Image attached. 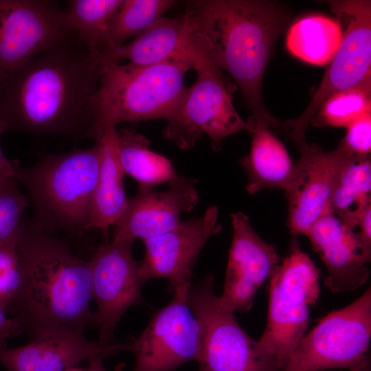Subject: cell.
<instances>
[{
  "label": "cell",
  "instance_id": "cell-1",
  "mask_svg": "<svg viewBox=\"0 0 371 371\" xmlns=\"http://www.w3.org/2000/svg\"><path fill=\"white\" fill-rule=\"evenodd\" d=\"M110 63L70 27L0 80V120L7 130L99 142V91Z\"/></svg>",
  "mask_w": 371,
  "mask_h": 371
},
{
  "label": "cell",
  "instance_id": "cell-2",
  "mask_svg": "<svg viewBox=\"0 0 371 371\" xmlns=\"http://www.w3.org/2000/svg\"><path fill=\"white\" fill-rule=\"evenodd\" d=\"M190 52L225 71L239 87L251 117L282 131L266 108L262 85L276 43L291 13L269 0H197L187 3Z\"/></svg>",
  "mask_w": 371,
  "mask_h": 371
},
{
  "label": "cell",
  "instance_id": "cell-3",
  "mask_svg": "<svg viewBox=\"0 0 371 371\" xmlns=\"http://www.w3.org/2000/svg\"><path fill=\"white\" fill-rule=\"evenodd\" d=\"M22 267L20 290L9 311L32 339L50 333H85L94 324L89 260L58 235L22 221L17 237Z\"/></svg>",
  "mask_w": 371,
  "mask_h": 371
},
{
  "label": "cell",
  "instance_id": "cell-4",
  "mask_svg": "<svg viewBox=\"0 0 371 371\" xmlns=\"http://www.w3.org/2000/svg\"><path fill=\"white\" fill-rule=\"evenodd\" d=\"M100 161V144L41 157L16 168L14 179L26 188L36 230L80 236L87 230Z\"/></svg>",
  "mask_w": 371,
  "mask_h": 371
},
{
  "label": "cell",
  "instance_id": "cell-5",
  "mask_svg": "<svg viewBox=\"0 0 371 371\" xmlns=\"http://www.w3.org/2000/svg\"><path fill=\"white\" fill-rule=\"evenodd\" d=\"M319 270L294 240L270 277L268 317L255 352L273 371H283L309 321L319 295Z\"/></svg>",
  "mask_w": 371,
  "mask_h": 371
},
{
  "label": "cell",
  "instance_id": "cell-6",
  "mask_svg": "<svg viewBox=\"0 0 371 371\" xmlns=\"http://www.w3.org/2000/svg\"><path fill=\"white\" fill-rule=\"evenodd\" d=\"M192 60L177 58L144 67L111 62L102 76L99 91V116L106 125L155 119L168 121L186 87V73Z\"/></svg>",
  "mask_w": 371,
  "mask_h": 371
},
{
  "label": "cell",
  "instance_id": "cell-7",
  "mask_svg": "<svg viewBox=\"0 0 371 371\" xmlns=\"http://www.w3.org/2000/svg\"><path fill=\"white\" fill-rule=\"evenodd\" d=\"M192 60L196 80L186 88L163 135L179 148L188 150L206 134L217 152L225 138L248 132L249 125L236 111L221 71L203 56L192 54Z\"/></svg>",
  "mask_w": 371,
  "mask_h": 371
},
{
  "label": "cell",
  "instance_id": "cell-8",
  "mask_svg": "<svg viewBox=\"0 0 371 371\" xmlns=\"http://www.w3.org/2000/svg\"><path fill=\"white\" fill-rule=\"evenodd\" d=\"M328 2L341 27L342 39L306 109L297 117L284 122L285 133L297 146L307 142V127L329 97L357 85L371 74V1Z\"/></svg>",
  "mask_w": 371,
  "mask_h": 371
},
{
  "label": "cell",
  "instance_id": "cell-9",
  "mask_svg": "<svg viewBox=\"0 0 371 371\" xmlns=\"http://www.w3.org/2000/svg\"><path fill=\"white\" fill-rule=\"evenodd\" d=\"M371 337L370 286L348 306L322 319L304 335L283 371L348 368L366 363Z\"/></svg>",
  "mask_w": 371,
  "mask_h": 371
},
{
  "label": "cell",
  "instance_id": "cell-10",
  "mask_svg": "<svg viewBox=\"0 0 371 371\" xmlns=\"http://www.w3.org/2000/svg\"><path fill=\"white\" fill-rule=\"evenodd\" d=\"M212 274L191 286L187 303L201 326L199 371H273L255 352L256 341L240 326L234 313L219 306Z\"/></svg>",
  "mask_w": 371,
  "mask_h": 371
},
{
  "label": "cell",
  "instance_id": "cell-11",
  "mask_svg": "<svg viewBox=\"0 0 371 371\" xmlns=\"http://www.w3.org/2000/svg\"><path fill=\"white\" fill-rule=\"evenodd\" d=\"M133 242L114 240L102 244L89 260L92 300L97 304L93 321L99 326L98 341L103 346L117 344L115 326L131 306L142 302L139 264L132 254Z\"/></svg>",
  "mask_w": 371,
  "mask_h": 371
},
{
  "label": "cell",
  "instance_id": "cell-12",
  "mask_svg": "<svg viewBox=\"0 0 371 371\" xmlns=\"http://www.w3.org/2000/svg\"><path fill=\"white\" fill-rule=\"evenodd\" d=\"M66 10L49 0H0V80L69 30Z\"/></svg>",
  "mask_w": 371,
  "mask_h": 371
},
{
  "label": "cell",
  "instance_id": "cell-13",
  "mask_svg": "<svg viewBox=\"0 0 371 371\" xmlns=\"http://www.w3.org/2000/svg\"><path fill=\"white\" fill-rule=\"evenodd\" d=\"M188 294L174 293L144 330L128 344L134 352L132 371H174L201 355V326L187 303Z\"/></svg>",
  "mask_w": 371,
  "mask_h": 371
},
{
  "label": "cell",
  "instance_id": "cell-14",
  "mask_svg": "<svg viewBox=\"0 0 371 371\" xmlns=\"http://www.w3.org/2000/svg\"><path fill=\"white\" fill-rule=\"evenodd\" d=\"M218 217V207L212 205L203 216L181 221L166 233L142 240L145 254L139 264L144 283L164 278L170 282L173 293H188L199 254L207 241L223 229Z\"/></svg>",
  "mask_w": 371,
  "mask_h": 371
},
{
  "label": "cell",
  "instance_id": "cell-15",
  "mask_svg": "<svg viewBox=\"0 0 371 371\" xmlns=\"http://www.w3.org/2000/svg\"><path fill=\"white\" fill-rule=\"evenodd\" d=\"M233 237L229 251L224 288L216 297L223 309L234 313L248 311L255 294L280 263L274 245L263 240L242 212L232 213Z\"/></svg>",
  "mask_w": 371,
  "mask_h": 371
},
{
  "label": "cell",
  "instance_id": "cell-16",
  "mask_svg": "<svg viewBox=\"0 0 371 371\" xmlns=\"http://www.w3.org/2000/svg\"><path fill=\"white\" fill-rule=\"evenodd\" d=\"M196 179L179 176L166 191L138 190L114 225V240L134 242L155 237L175 227L181 215L196 207L199 195Z\"/></svg>",
  "mask_w": 371,
  "mask_h": 371
},
{
  "label": "cell",
  "instance_id": "cell-17",
  "mask_svg": "<svg viewBox=\"0 0 371 371\" xmlns=\"http://www.w3.org/2000/svg\"><path fill=\"white\" fill-rule=\"evenodd\" d=\"M298 173L292 187L285 193L288 201L287 226L293 235L306 236L312 226L329 214L335 177L341 158L337 148L324 151L317 144L297 146Z\"/></svg>",
  "mask_w": 371,
  "mask_h": 371
},
{
  "label": "cell",
  "instance_id": "cell-18",
  "mask_svg": "<svg viewBox=\"0 0 371 371\" xmlns=\"http://www.w3.org/2000/svg\"><path fill=\"white\" fill-rule=\"evenodd\" d=\"M306 236L327 269L326 286L333 292L354 291L369 277L371 247L356 229L329 213L320 218Z\"/></svg>",
  "mask_w": 371,
  "mask_h": 371
},
{
  "label": "cell",
  "instance_id": "cell-19",
  "mask_svg": "<svg viewBox=\"0 0 371 371\" xmlns=\"http://www.w3.org/2000/svg\"><path fill=\"white\" fill-rule=\"evenodd\" d=\"M128 350V344L103 346L85 333H55L22 346L0 347V363L7 371H65L93 356L103 359Z\"/></svg>",
  "mask_w": 371,
  "mask_h": 371
},
{
  "label": "cell",
  "instance_id": "cell-20",
  "mask_svg": "<svg viewBox=\"0 0 371 371\" xmlns=\"http://www.w3.org/2000/svg\"><path fill=\"white\" fill-rule=\"evenodd\" d=\"M247 122L251 144L249 154L240 159L247 174V191L255 194L266 188H280L286 193L297 176L296 161L269 125L252 117Z\"/></svg>",
  "mask_w": 371,
  "mask_h": 371
},
{
  "label": "cell",
  "instance_id": "cell-21",
  "mask_svg": "<svg viewBox=\"0 0 371 371\" xmlns=\"http://www.w3.org/2000/svg\"><path fill=\"white\" fill-rule=\"evenodd\" d=\"M188 26L184 14L163 17L135 38L106 54L111 62L126 59L129 64L144 67L183 58L188 59Z\"/></svg>",
  "mask_w": 371,
  "mask_h": 371
},
{
  "label": "cell",
  "instance_id": "cell-22",
  "mask_svg": "<svg viewBox=\"0 0 371 371\" xmlns=\"http://www.w3.org/2000/svg\"><path fill=\"white\" fill-rule=\"evenodd\" d=\"M98 142V175L87 229L96 228L106 232L122 214L128 198L124 188V174L119 159L115 126L106 125Z\"/></svg>",
  "mask_w": 371,
  "mask_h": 371
},
{
  "label": "cell",
  "instance_id": "cell-23",
  "mask_svg": "<svg viewBox=\"0 0 371 371\" xmlns=\"http://www.w3.org/2000/svg\"><path fill=\"white\" fill-rule=\"evenodd\" d=\"M341 151L331 193L330 213L352 229L371 205V158Z\"/></svg>",
  "mask_w": 371,
  "mask_h": 371
},
{
  "label": "cell",
  "instance_id": "cell-24",
  "mask_svg": "<svg viewBox=\"0 0 371 371\" xmlns=\"http://www.w3.org/2000/svg\"><path fill=\"white\" fill-rule=\"evenodd\" d=\"M118 154L123 172L134 179L139 190H153L179 175L169 159L150 150V142L135 128L117 131Z\"/></svg>",
  "mask_w": 371,
  "mask_h": 371
},
{
  "label": "cell",
  "instance_id": "cell-25",
  "mask_svg": "<svg viewBox=\"0 0 371 371\" xmlns=\"http://www.w3.org/2000/svg\"><path fill=\"white\" fill-rule=\"evenodd\" d=\"M342 39L337 20L323 15H310L294 23L289 29L286 44L295 57L309 64L330 63Z\"/></svg>",
  "mask_w": 371,
  "mask_h": 371
},
{
  "label": "cell",
  "instance_id": "cell-26",
  "mask_svg": "<svg viewBox=\"0 0 371 371\" xmlns=\"http://www.w3.org/2000/svg\"><path fill=\"white\" fill-rule=\"evenodd\" d=\"M123 0H71L68 4L69 25L92 50L102 54L113 50L109 27Z\"/></svg>",
  "mask_w": 371,
  "mask_h": 371
},
{
  "label": "cell",
  "instance_id": "cell-27",
  "mask_svg": "<svg viewBox=\"0 0 371 371\" xmlns=\"http://www.w3.org/2000/svg\"><path fill=\"white\" fill-rule=\"evenodd\" d=\"M175 3L172 0H123L109 27L113 50L164 17Z\"/></svg>",
  "mask_w": 371,
  "mask_h": 371
},
{
  "label": "cell",
  "instance_id": "cell-28",
  "mask_svg": "<svg viewBox=\"0 0 371 371\" xmlns=\"http://www.w3.org/2000/svg\"><path fill=\"white\" fill-rule=\"evenodd\" d=\"M368 111H371V74L357 85L329 97L311 124L317 127L346 128Z\"/></svg>",
  "mask_w": 371,
  "mask_h": 371
},
{
  "label": "cell",
  "instance_id": "cell-29",
  "mask_svg": "<svg viewBox=\"0 0 371 371\" xmlns=\"http://www.w3.org/2000/svg\"><path fill=\"white\" fill-rule=\"evenodd\" d=\"M28 202L14 178L0 183V243L17 238Z\"/></svg>",
  "mask_w": 371,
  "mask_h": 371
},
{
  "label": "cell",
  "instance_id": "cell-30",
  "mask_svg": "<svg viewBox=\"0 0 371 371\" xmlns=\"http://www.w3.org/2000/svg\"><path fill=\"white\" fill-rule=\"evenodd\" d=\"M22 267L17 238L0 243V307L10 309L21 288Z\"/></svg>",
  "mask_w": 371,
  "mask_h": 371
},
{
  "label": "cell",
  "instance_id": "cell-31",
  "mask_svg": "<svg viewBox=\"0 0 371 371\" xmlns=\"http://www.w3.org/2000/svg\"><path fill=\"white\" fill-rule=\"evenodd\" d=\"M346 128V135L337 147L348 154L370 155L371 111L360 116Z\"/></svg>",
  "mask_w": 371,
  "mask_h": 371
},
{
  "label": "cell",
  "instance_id": "cell-32",
  "mask_svg": "<svg viewBox=\"0 0 371 371\" xmlns=\"http://www.w3.org/2000/svg\"><path fill=\"white\" fill-rule=\"evenodd\" d=\"M23 333V327L16 317L8 318L0 307V347L5 346V340Z\"/></svg>",
  "mask_w": 371,
  "mask_h": 371
},
{
  "label": "cell",
  "instance_id": "cell-33",
  "mask_svg": "<svg viewBox=\"0 0 371 371\" xmlns=\"http://www.w3.org/2000/svg\"><path fill=\"white\" fill-rule=\"evenodd\" d=\"M357 229L363 243L371 247V205L367 207L361 215Z\"/></svg>",
  "mask_w": 371,
  "mask_h": 371
},
{
  "label": "cell",
  "instance_id": "cell-34",
  "mask_svg": "<svg viewBox=\"0 0 371 371\" xmlns=\"http://www.w3.org/2000/svg\"><path fill=\"white\" fill-rule=\"evenodd\" d=\"M7 131L5 125L0 120V139L1 135ZM17 165L8 160L4 155L0 145V183L10 179L14 178L15 170Z\"/></svg>",
  "mask_w": 371,
  "mask_h": 371
},
{
  "label": "cell",
  "instance_id": "cell-35",
  "mask_svg": "<svg viewBox=\"0 0 371 371\" xmlns=\"http://www.w3.org/2000/svg\"><path fill=\"white\" fill-rule=\"evenodd\" d=\"M89 371H107L104 368L102 360L100 356H93L89 359Z\"/></svg>",
  "mask_w": 371,
  "mask_h": 371
},
{
  "label": "cell",
  "instance_id": "cell-36",
  "mask_svg": "<svg viewBox=\"0 0 371 371\" xmlns=\"http://www.w3.org/2000/svg\"><path fill=\"white\" fill-rule=\"evenodd\" d=\"M65 371H89V370H83V369H80V368H75V367H73V368H71Z\"/></svg>",
  "mask_w": 371,
  "mask_h": 371
}]
</instances>
